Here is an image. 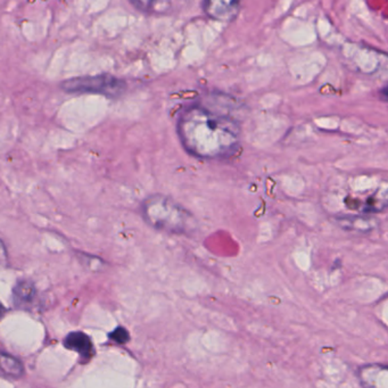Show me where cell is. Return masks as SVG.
<instances>
[{
  "label": "cell",
  "mask_w": 388,
  "mask_h": 388,
  "mask_svg": "<svg viewBox=\"0 0 388 388\" xmlns=\"http://www.w3.org/2000/svg\"><path fill=\"white\" fill-rule=\"evenodd\" d=\"M178 134L183 148L199 159H222L240 146V125L229 115L204 105L192 106L178 120Z\"/></svg>",
  "instance_id": "obj_1"
},
{
  "label": "cell",
  "mask_w": 388,
  "mask_h": 388,
  "mask_svg": "<svg viewBox=\"0 0 388 388\" xmlns=\"http://www.w3.org/2000/svg\"><path fill=\"white\" fill-rule=\"evenodd\" d=\"M141 212L149 226L166 233H190L197 226L193 215L168 196H149L143 201Z\"/></svg>",
  "instance_id": "obj_2"
},
{
  "label": "cell",
  "mask_w": 388,
  "mask_h": 388,
  "mask_svg": "<svg viewBox=\"0 0 388 388\" xmlns=\"http://www.w3.org/2000/svg\"><path fill=\"white\" fill-rule=\"evenodd\" d=\"M62 88L66 93H98L106 97H118L125 93L127 84L121 79L109 75L80 77L64 81Z\"/></svg>",
  "instance_id": "obj_3"
},
{
  "label": "cell",
  "mask_w": 388,
  "mask_h": 388,
  "mask_svg": "<svg viewBox=\"0 0 388 388\" xmlns=\"http://www.w3.org/2000/svg\"><path fill=\"white\" fill-rule=\"evenodd\" d=\"M240 0H204L203 10L217 21H233L240 12Z\"/></svg>",
  "instance_id": "obj_4"
},
{
  "label": "cell",
  "mask_w": 388,
  "mask_h": 388,
  "mask_svg": "<svg viewBox=\"0 0 388 388\" xmlns=\"http://www.w3.org/2000/svg\"><path fill=\"white\" fill-rule=\"evenodd\" d=\"M66 348L77 352L82 360H89L93 355V343L84 332H70L64 339Z\"/></svg>",
  "instance_id": "obj_5"
},
{
  "label": "cell",
  "mask_w": 388,
  "mask_h": 388,
  "mask_svg": "<svg viewBox=\"0 0 388 388\" xmlns=\"http://www.w3.org/2000/svg\"><path fill=\"white\" fill-rule=\"evenodd\" d=\"M36 287L30 280H20L13 289V301L16 308H29L36 298Z\"/></svg>",
  "instance_id": "obj_6"
},
{
  "label": "cell",
  "mask_w": 388,
  "mask_h": 388,
  "mask_svg": "<svg viewBox=\"0 0 388 388\" xmlns=\"http://www.w3.org/2000/svg\"><path fill=\"white\" fill-rule=\"evenodd\" d=\"M1 373L7 378L19 379L24 373V368L21 361L10 354L3 352L1 354Z\"/></svg>",
  "instance_id": "obj_7"
},
{
  "label": "cell",
  "mask_w": 388,
  "mask_h": 388,
  "mask_svg": "<svg viewBox=\"0 0 388 388\" xmlns=\"http://www.w3.org/2000/svg\"><path fill=\"white\" fill-rule=\"evenodd\" d=\"M109 339H113L114 342L118 344H125L129 341V332L123 328V327H118L114 332L109 334Z\"/></svg>",
  "instance_id": "obj_8"
},
{
  "label": "cell",
  "mask_w": 388,
  "mask_h": 388,
  "mask_svg": "<svg viewBox=\"0 0 388 388\" xmlns=\"http://www.w3.org/2000/svg\"><path fill=\"white\" fill-rule=\"evenodd\" d=\"M139 10H147L153 6L156 0H131Z\"/></svg>",
  "instance_id": "obj_9"
},
{
  "label": "cell",
  "mask_w": 388,
  "mask_h": 388,
  "mask_svg": "<svg viewBox=\"0 0 388 388\" xmlns=\"http://www.w3.org/2000/svg\"><path fill=\"white\" fill-rule=\"evenodd\" d=\"M379 95H380V98H382V100H385V102L388 103V84H386L385 87L382 88Z\"/></svg>",
  "instance_id": "obj_10"
}]
</instances>
